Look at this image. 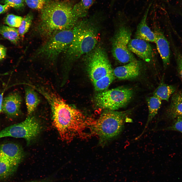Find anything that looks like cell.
I'll list each match as a JSON object with an SVG mask.
<instances>
[{
  "label": "cell",
  "instance_id": "obj_32",
  "mask_svg": "<svg viewBox=\"0 0 182 182\" xmlns=\"http://www.w3.org/2000/svg\"><path fill=\"white\" fill-rule=\"evenodd\" d=\"M4 92L0 94V112L2 111V105L3 99Z\"/></svg>",
  "mask_w": 182,
  "mask_h": 182
},
{
  "label": "cell",
  "instance_id": "obj_7",
  "mask_svg": "<svg viewBox=\"0 0 182 182\" xmlns=\"http://www.w3.org/2000/svg\"><path fill=\"white\" fill-rule=\"evenodd\" d=\"M133 94L131 88L121 86L100 92L96 95L95 101L100 108L115 110L127 105Z\"/></svg>",
  "mask_w": 182,
  "mask_h": 182
},
{
  "label": "cell",
  "instance_id": "obj_5",
  "mask_svg": "<svg viewBox=\"0 0 182 182\" xmlns=\"http://www.w3.org/2000/svg\"><path fill=\"white\" fill-rule=\"evenodd\" d=\"M88 54L87 70L95 89L101 92L106 90L115 78L107 54L100 47Z\"/></svg>",
  "mask_w": 182,
  "mask_h": 182
},
{
  "label": "cell",
  "instance_id": "obj_20",
  "mask_svg": "<svg viewBox=\"0 0 182 182\" xmlns=\"http://www.w3.org/2000/svg\"><path fill=\"white\" fill-rule=\"evenodd\" d=\"M176 87L175 85L165 84L162 81L154 91L153 96L161 100L168 101L170 96L175 92Z\"/></svg>",
  "mask_w": 182,
  "mask_h": 182
},
{
  "label": "cell",
  "instance_id": "obj_29",
  "mask_svg": "<svg viewBox=\"0 0 182 182\" xmlns=\"http://www.w3.org/2000/svg\"><path fill=\"white\" fill-rule=\"evenodd\" d=\"M7 52L6 48L0 44V60L5 57Z\"/></svg>",
  "mask_w": 182,
  "mask_h": 182
},
{
  "label": "cell",
  "instance_id": "obj_30",
  "mask_svg": "<svg viewBox=\"0 0 182 182\" xmlns=\"http://www.w3.org/2000/svg\"><path fill=\"white\" fill-rule=\"evenodd\" d=\"M10 7L9 5L6 4H0V14L7 11Z\"/></svg>",
  "mask_w": 182,
  "mask_h": 182
},
{
  "label": "cell",
  "instance_id": "obj_34",
  "mask_svg": "<svg viewBox=\"0 0 182 182\" xmlns=\"http://www.w3.org/2000/svg\"><path fill=\"white\" fill-rule=\"evenodd\" d=\"M116 0H111L110 6H112Z\"/></svg>",
  "mask_w": 182,
  "mask_h": 182
},
{
  "label": "cell",
  "instance_id": "obj_21",
  "mask_svg": "<svg viewBox=\"0 0 182 182\" xmlns=\"http://www.w3.org/2000/svg\"><path fill=\"white\" fill-rule=\"evenodd\" d=\"M17 167L0 153V179L8 178L15 172Z\"/></svg>",
  "mask_w": 182,
  "mask_h": 182
},
{
  "label": "cell",
  "instance_id": "obj_19",
  "mask_svg": "<svg viewBox=\"0 0 182 182\" xmlns=\"http://www.w3.org/2000/svg\"><path fill=\"white\" fill-rule=\"evenodd\" d=\"M94 3L93 0H80L72 7L74 16L78 20L85 17Z\"/></svg>",
  "mask_w": 182,
  "mask_h": 182
},
{
  "label": "cell",
  "instance_id": "obj_14",
  "mask_svg": "<svg viewBox=\"0 0 182 182\" xmlns=\"http://www.w3.org/2000/svg\"><path fill=\"white\" fill-rule=\"evenodd\" d=\"M22 98L18 93L10 94L3 99L2 111L11 117L18 116L20 111Z\"/></svg>",
  "mask_w": 182,
  "mask_h": 182
},
{
  "label": "cell",
  "instance_id": "obj_2",
  "mask_svg": "<svg viewBox=\"0 0 182 182\" xmlns=\"http://www.w3.org/2000/svg\"><path fill=\"white\" fill-rule=\"evenodd\" d=\"M72 7L66 3L49 2L41 10L38 31L48 38L62 30L73 29L78 21L73 15Z\"/></svg>",
  "mask_w": 182,
  "mask_h": 182
},
{
  "label": "cell",
  "instance_id": "obj_4",
  "mask_svg": "<svg viewBox=\"0 0 182 182\" xmlns=\"http://www.w3.org/2000/svg\"><path fill=\"white\" fill-rule=\"evenodd\" d=\"M132 111V109L120 111L107 110L98 119L93 120L91 131L99 138L101 143L105 144L120 135L125 123L132 121L129 117Z\"/></svg>",
  "mask_w": 182,
  "mask_h": 182
},
{
  "label": "cell",
  "instance_id": "obj_22",
  "mask_svg": "<svg viewBox=\"0 0 182 182\" xmlns=\"http://www.w3.org/2000/svg\"><path fill=\"white\" fill-rule=\"evenodd\" d=\"M0 34L5 38L16 44L19 39L18 30L14 27L5 26L0 27Z\"/></svg>",
  "mask_w": 182,
  "mask_h": 182
},
{
  "label": "cell",
  "instance_id": "obj_17",
  "mask_svg": "<svg viewBox=\"0 0 182 182\" xmlns=\"http://www.w3.org/2000/svg\"><path fill=\"white\" fill-rule=\"evenodd\" d=\"M25 85V99L28 114L31 115L40 102V99L36 91L31 86Z\"/></svg>",
  "mask_w": 182,
  "mask_h": 182
},
{
  "label": "cell",
  "instance_id": "obj_9",
  "mask_svg": "<svg viewBox=\"0 0 182 182\" xmlns=\"http://www.w3.org/2000/svg\"><path fill=\"white\" fill-rule=\"evenodd\" d=\"M131 32L125 26H121L113 37L112 44V53L119 62L127 63L136 60L128 47L131 39Z\"/></svg>",
  "mask_w": 182,
  "mask_h": 182
},
{
  "label": "cell",
  "instance_id": "obj_6",
  "mask_svg": "<svg viewBox=\"0 0 182 182\" xmlns=\"http://www.w3.org/2000/svg\"><path fill=\"white\" fill-rule=\"evenodd\" d=\"M73 36V28L57 32L48 38L46 42L37 50L35 57L48 63L54 62L71 43Z\"/></svg>",
  "mask_w": 182,
  "mask_h": 182
},
{
  "label": "cell",
  "instance_id": "obj_25",
  "mask_svg": "<svg viewBox=\"0 0 182 182\" xmlns=\"http://www.w3.org/2000/svg\"><path fill=\"white\" fill-rule=\"evenodd\" d=\"M23 17L13 14L8 15L6 17L5 22L9 26L12 27L18 28L20 26Z\"/></svg>",
  "mask_w": 182,
  "mask_h": 182
},
{
  "label": "cell",
  "instance_id": "obj_26",
  "mask_svg": "<svg viewBox=\"0 0 182 182\" xmlns=\"http://www.w3.org/2000/svg\"><path fill=\"white\" fill-rule=\"evenodd\" d=\"M25 1L29 8L41 10L50 0H25Z\"/></svg>",
  "mask_w": 182,
  "mask_h": 182
},
{
  "label": "cell",
  "instance_id": "obj_27",
  "mask_svg": "<svg viewBox=\"0 0 182 182\" xmlns=\"http://www.w3.org/2000/svg\"><path fill=\"white\" fill-rule=\"evenodd\" d=\"M163 130L175 131L182 133V116H178L174 119L170 125L164 128Z\"/></svg>",
  "mask_w": 182,
  "mask_h": 182
},
{
  "label": "cell",
  "instance_id": "obj_8",
  "mask_svg": "<svg viewBox=\"0 0 182 182\" xmlns=\"http://www.w3.org/2000/svg\"><path fill=\"white\" fill-rule=\"evenodd\" d=\"M41 129L37 120L34 116L30 115L24 121L0 131V139L7 137L24 138L28 144L38 135Z\"/></svg>",
  "mask_w": 182,
  "mask_h": 182
},
{
  "label": "cell",
  "instance_id": "obj_18",
  "mask_svg": "<svg viewBox=\"0 0 182 182\" xmlns=\"http://www.w3.org/2000/svg\"><path fill=\"white\" fill-rule=\"evenodd\" d=\"M147 101L148 108L147 121L143 131L141 134L136 138L137 139L139 138L144 133L149 123L157 114L162 104L161 100L154 96L147 98Z\"/></svg>",
  "mask_w": 182,
  "mask_h": 182
},
{
  "label": "cell",
  "instance_id": "obj_33",
  "mask_svg": "<svg viewBox=\"0 0 182 182\" xmlns=\"http://www.w3.org/2000/svg\"><path fill=\"white\" fill-rule=\"evenodd\" d=\"M176 35L178 37L179 39L180 40L181 42L182 43V38H181L180 36L177 34Z\"/></svg>",
  "mask_w": 182,
  "mask_h": 182
},
{
  "label": "cell",
  "instance_id": "obj_12",
  "mask_svg": "<svg viewBox=\"0 0 182 182\" xmlns=\"http://www.w3.org/2000/svg\"><path fill=\"white\" fill-rule=\"evenodd\" d=\"M141 66L136 60L119 66L113 70L115 77L121 80H130L135 79L141 73Z\"/></svg>",
  "mask_w": 182,
  "mask_h": 182
},
{
  "label": "cell",
  "instance_id": "obj_31",
  "mask_svg": "<svg viewBox=\"0 0 182 182\" xmlns=\"http://www.w3.org/2000/svg\"><path fill=\"white\" fill-rule=\"evenodd\" d=\"M52 179L51 178H47L40 180H34L28 182H51Z\"/></svg>",
  "mask_w": 182,
  "mask_h": 182
},
{
  "label": "cell",
  "instance_id": "obj_16",
  "mask_svg": "<svg viewBox=\"0 0 182 182\" xmlns=\"http://www.w3.org/2000/svg\"><path fill=\"white\" fill-rule=\"evenodd\" d=\"M166 115L168 119L172 120L178 116H182V92L178 91L173 95Z\"/></svg>",
  "mask_w": 182,
  "mask_h": 182
},
{
  "label": "cell",
  "instance_id": "obj_23",
  "mask_svg": "<svg viewBox=\"0 0 182 182\" xmlns=\"http://www.w3.org/2000/svg\"><path fill=\"white\" fill-rule=\"evenodd\" d=\"M170 45L176 61L178 73L182 80V53L175 44L172 36L169 35Z\"/></svg>",
  "mask_w": 182,
  "mask_h": 182
},
{
  "label": "cell",
  "instance_id": "obj_3",
  "mask_svg": "<svg viewBox=\"0 0 182 182\" xmlns=\"http://www.w3.org/2000/svg\"><path fill=\"white\" fill-rule=\"evenodd\" d=\"M98 14H95L89 18L78 21L73 28L72 41L65 50L69 59H78L95 48L98 41L96 23Z\"/></svg>",
  "mask_w": 182,
  "mask_h": 182
},
{
  "label": "cell",
  "instance_id": "obj_1",
  "mask_svg": "<svg viewBox=\"0 0 182 182\" xmlns=\"http://www.w3.org/2000/svg\"><path fill=\"white\" fill-rule=\"evenodd\" d=\"M42 95L49 105L54 124L62 141L69 142L82 136L86 129L90 127L93 119L66 103L55 92L48 89Z\"/></svg>",
  "mask_w": 182,
  "mask_h": 182
},
{
  "label": "cell",
  "instance_id": "obj_13",
  "mask_svg": "<svg viewBox=\"0 0 182 182\" xmlns=\"http://www.w3.org/2000/svg\"><path fill=\"white\" fill-rule=\"evenodd\" d=\"M0 153L17 168L24 156L22 147L18 144L13 143L0 145Z\"/></svg>",
  "mask_w": 182,
  "mask_h": 182
},
{
  "label": "cell",
  "instance_id": "obj_10",
  "mask_svg": "<svg viewBox=\"0 0 182 182\" xmlns=\"http://www.w3.org/2000/svg\"><path fill=\"white\" fill-rule=\"evenodd\" d=\"M128 47L132 53L146 62H149L153 59V51L147 41L136 38L131 39Z\"/></svg>",
  "mask_w": 182,
  "mask_h": 182
},
{
  "label": "cell",
  "instance_id": "obj_15",
  "mask_svg": "<svg viewBox=\"0 0 182 182\" xmlns=\"http://www.w3.org/2000/svg\"><path fill=\"white\" fill-rule=\"evenodd\" d=\"M150 4L146 10L138 26L135 34V38L140 39L146 41L154 42L155 34L148 26L147 18Z\"/></svg>",
  "mask_w": 182,
  "mask_h": 182
},
{
  "label": "cell",
  "instance_id": "obj_11",
  "mask_svg": "<svg viewBox=\"0 0 182 182\" xmlns=\"http://www.w3.org/2000/svg\"><path fill=\"white\" fill-rule=\"evenodd\" d=\"M154 33V42L162 59L164 67L166 69L170 63L171 52L170 43L160 29H156Z\"/></svg>",
  "mask_w": 182,
  "mask_h": 182
},
{
  "label": "cell",
  "instance_id": "obj_24",
  "mask_svg": "<svg viewBox=\"0 0 182 182\" xmlns=\"http://www.w3.org/2000/svg\"><path fill=\"white\" fill-rule=\"evenodd\" d=\"M32 14L29 13L23 17L21 23L18 27V31L19 35L23 37L29 30L33 19Z\"/></svg>",
  "mask_w": 182,
  "mask_h": 182
},
{
  "label": "cell",
  "instance_id": "obj_28",
  "mask_svg": "<svg viewBox=\"0 0 182 182\" xmlns=\"http://www.w3.org/2000/svg\"><path fill=\"white\" fill-rule=\"evenodd\" d=\"M3 2L10 7L16 8H20L24 5V0H3Z\"/></svg>",
  "mask_w": 182,
  "mask_h": 182
}]
</instances>
